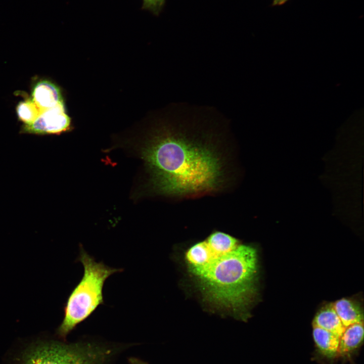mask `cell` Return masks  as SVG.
Instances as JSON below:
<instances>
[{
	"mask_svg": "<svg viewBox=\"0 0 364 364\" xmlns=\"http://www.w3.org/2000/svg\"><path fill=\"white\" fill-rule=\"evenodd\" d=\"M165 117L142 151L155 189L185 195L217 189L223 166L216 143L225 117L212 107L174 103Z\"/></svg>",
	"mask_w": 364,
	"mask_h": 364,
	"instance_id": "1",
	"label": "cell"
},
{
	"mask_svg": "<svg viewBox=\"0 0 364 364\" xmlns=\"http://www.w3.org/2000/svg\"><path fill=\"white\" fill-rule=\"evenodd\" d=\"M185 260L203 298L234 318L246 321L256 292V249L216 231L187 249Z\"/></svg>",
	"mask_w": 364,
	"mask_h": 364,
	"instance_id": "2",
	"label": "cell"
},
{
	"mask_svg": "<svg viewBox=\"0 0 364 364\" xmlns=\"http://www.w3.org/2000/svg\"><path fill=\"white\" fill-rule=\"evenodd\" d=\"M78 260L83 265V275L70 293L64 307V318L57 330V333L63 337L104 304L103 289L106 280L122 270L97 262L82 247H80Z\"/></svg>",
	"mask_w": 364,
	"mask_h": 364,
	"instance_id": "3",
	"label": "cell"
},
{
	"mask_svg": "<svg viewBox=\"0 0 364 364\" xmlns=\"http://www.w3.org/2000/svg\"><path fill=\"white\" fill-rule=\"evenodd\" d=\"M112 351L92 343L50 342L27 353L23 364H105Z\"/></svg>",
	"mask_w": 364,
	"mask_h": 364,
	"instance_id": "4",
	"label": "cell"
},
{
	"mask_svg": "<svg viewBox=\"0 0 364 364\" xmlns=\"http://www.w3.org/2000/svg\"><path fill=\"white\" fill-rule=\"evenodd\" d=\"M72 128L64 101L44 110L31 123L23 124L20 133L39 135L60 134Z\"/></svg>",
	"mask_w": 364,
	"mask_h": 364,
	"instance_id": "5",
	"label": "cell"
},
{
	"mask_svg": "<svg viewBox=\"0 0 364 364\" xmlns=\"http://www.w3.org/2000/svg\"><path fill=\"white\" fill-rule=\"evenodd\" d=\"M31 98L43 111L64 102L60 87L47 79L39 80L35 83L32 87Z\"/></svg>",
	"mask_w": 364,
	"mask_h": 364,
	"instance_id": "6",
	"label": "cell"
},
{
	"mask_svg": "<svg viewBox=\"0 0 364 364\" xmlns=\"http://www.w3.org/2000/svg\"><path fill=\"white\" fill-rule=\"evenodd\" d=\"M312 335L319 352L328 358L338 355L340 337L316 326H313Z\"/></svg>",
	"mask_w": 364,
	"mask_h": 364,
	"instance_id": "7",
	"label": "cell"
},
{
	"mask_svg": "<svg viewBox=\"0 0 364 364\" xmlns=\"http://www.w3.org/2000/svg\"><path fill=\"white\" fill-rule=\"evenodd\" d=\"M363 322L345 328L340 338L338 355L347 356L358 348L363 339Z\"/></svg>",
	"mask_w": 364,
	"mask_h": 364,
	"instance_id": "8",
	"label": "cell"
},
{
	"mask_svg": "<svg viewBox=\"0 0 364 364\" xmlns=\"http://www.w3.org/2000/svg\"><path fill=\"white\" fill-rule=\"evenodd\" d=\"M312 325L313 326L331 332L340 337L346 328L336 312L333 303L327 304L320 310L313 319Z\"/></svg>",
	"mask_w": 364,
	"mask_h": 364,
	"instance_id": "9",
	"label": "cell"
},
{
	"mask_svg": "<svg viewBox=\"0 0 364 364\" xmlns=\"http://www.w3.org/2000/svg\"><path fill=\"white\" fill-rule=\"evenodd\" d=\"M334 308L345 327L363 323V313L360 307L353 301L343 298L333 303Z\"/></svg>",
	"mask_w": 364,
	"mask_h": 364,
	"instance_id": "10",
	"label": "cell"
},
{
	"mask_svg": "<svg viewBox=\"0 0 364 364\" xmlns=\"http://www.w3.org/2000/svg\"><path fill=\"white\" fill-rule=\"evenodd\" d=\"M43 111L31 98L20 102L16 107L18 118L23 124L31 123Z\"/></svg>",
	"mask_w": 364,
	"mask_h": 364,
	"instance_id": "11",
	"label": "cell"
},
{
	"mask_svg": "<svg viewBox=\"0 0 364 364\" xmlns=\"http://www.w3.org/2000/svg\"><path fill=\"white\" fill-rule=\"evenodd\" d=\"M165 0H143V6L154 13L158 14L163 7Z\"/></svg>",
	"mask_w": 364,
	"mask_h": 364,
	"instance_id": "12",
	"label": "cell"
},
{
	"mask_svg": "<svg viewBox=\"0 0 364 364\" xmlns=\"http://www.w3.org/2000/svg\"><path fill=\"white\" fill-rule=\"evenodd\" d=\"M289 0H272V6H282Z\"/></svg>",
	"mask_w": 364,
	"mask_h": 364,
	"instance_id": "13",
	"label": "cell"
},
{
	"mask_svg": "<svg viewBox=\"0 0 364 364\" xmlns=\"http://www.w3.org/2000/svg\"><path fill=\"white\" fill-rule=\"evenodd\" d=\"M130 361L131 364H146L143 361L135 358L131 359Z\"/></svg>",
	"mask_w": 364,
	"mask_h": 364,
	"instance_id": "14",
	"label": "cell"
}]
</instances>
